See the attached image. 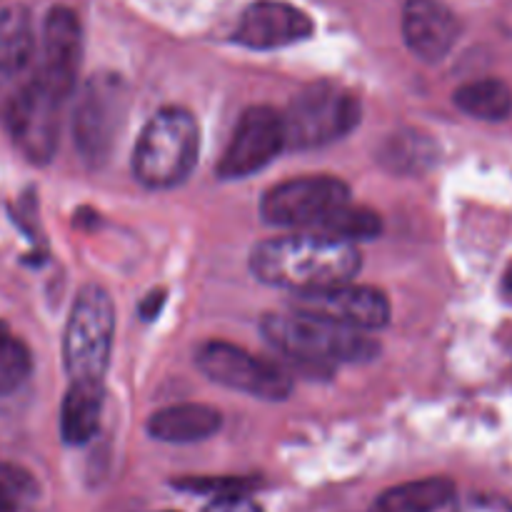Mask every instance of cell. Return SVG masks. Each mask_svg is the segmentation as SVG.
I'll return each mask as SVG.
<instances>
[{
    "mask_svg": "<svg viewBox=\"0 0 512 512\" xmlns=\"http://www.w3.org/2000/svg\"><path fill=\"white\" fill-rule=\"evenodd\" d=\"M380 218L373 210L365 208H353V205H343V208L335 210L333 215L323 220L318 228H313L310 233L325 235V238L340 240V243H353L355 240H370L380 233Z\"/></svg>",
    "mask_w": 512,
    "mask_h": 512,
    "instance_id": "obj_21",
    "label": "cell"
},
{
    "mask_svg": "<svg viewBox=\"0 0 512 512\" xmlns=\"http://www.w3.org/2000/svg\"><path fill=\"white\" fill-rule=\"evenodd\" d=\"M403 38L410 53L425 63H438L460 38V23L440 0H408L403 8Z\"/></svg>",
    "mask_w": 512,
    "mask_h": 512,
    "instance_id": "obj_14",
    "label": "cell"
},
{
    "mask_svg": "<svg viewBox=\"0 0 512 512\" xmlns=\"http://www.w3.org/2000/svg\"><path fill=\"white\" fill-rule=\"evenodd\" d=\"M223 425L220 410L200 403L170 405L150 415L148 433L163 443H200L213 438Z\"/></svg>",
    "mask_w": 512,
    "mask_h": 512,
    "instance_id": "obj_15",
    "label": "cell"
},
{
    "mask_svg": "<svg viewBox=\"0 0 512 512\" xmlns=\"http://www.w3.org/2000/svg\"><path fill=\"white\" fill-rule=\"evenodd\" d=\"M455 512H512V503L510 500L500 498V495L473 493L465 495L463 500H458Z\"/></svg>",
    "mask_w": 512,
    "mask_h": 512,
    "instance_id": "obj_23",
    "label": "cell"
},
{
    "mask_svg": "<svg viewBox=\"0 0 512 512\" xmlns=\"http://www.w3.org/2000/svg\"><path fill=\"white\" fill-rule=\"evenodd\" d=\"M283 120L288 148H323L353 133L360 123V100L335 80H318L293 95Z\"/></svg>",
    "mask_w": 512,
    "mask_h": 512,
    "instance_id": "obj_4",
    "label": "cell"
},
{
    "mask_svg": "<svg viewBox=\"0 0 512 512\" xmlns=\"http://www.w3.org/2000/svg\"><path fill=\"white\" fill-rule=\"evenodd\" d=\"M360 265L363 260L353 243H340L310 230L263 240L250 255V270L260 283L293 295L350 283Z\"/></svg>",
    "mask_w": 512,
    "mask_h": 512,
    "instance_id": "obj_1",
    "label": "cell"
},
{
    "mask_svg": "<svg viewBox=\"0 0 512 512\" xmlns=\"http://www.w3.org/2000/svg\"><path fill=\"white\" fill-rule=\"evenodd\" d=\"M103 380H73L60 405V435L68 445H85L98 433L103 418Z\"/></svg>",
    "mask_w": 512,
    "mask_h": 512,
    "instance_id": "obj_16",
    "label": "cell"
},
{
    "mask_svg": "<svg viewBox=\"0 0 512 512\" xmlns=\"http://www.w3.org/2000/svg\"><path fill=\"white\" fill-rule=\"evenodd\" d=\"M33 370V358L23 340L10 335L5 323H0V398L18 390Z\"/></svg>",
    "mask_w": 512,
    "mask_h": 512,
    "instance_id": "obj_22",
    "label": "cell"
},
{
    "mask_svg": "<svg viewBox=\"0 0 512 512\" xmlns=\"http://www.w3.org/2000/svg\"><path fill=\"white\" fill-rule=\"evenodd\" d=\"M283 148H288L283 113L268 105H253L235 123L228 148L218 163V178H250L258 170L268 168Z\"/></svg>",
    "mask_w": 512,
    "mask_h": 512,
    "instance_id": "obj_10",
    "label": "cell"
},
{
    "mask_svg": "<svg viewBox=\"0 0 512 512\" xmlns=\"http://www.w3.org/2000/svg\"><path fill=\"white\" fill-rule=\"evenodd\" d=\"M260 328H263L265 340L278 353L300 360V363H368L380 350V345L363 330L345 328V325L298 313V310L288 315H265Z\"/></svg>",
    "mask_w": 512,
    "mask_h": 512,
    "instance_id": "obj_2",
    "label": "cell"
},
{
    "mask_svg": "<svg viewBox=\"0 0 512 512\" xmlns=\"http://www.w3.org/2000/svg\"><path fill=\"white\" fill-rule=\"evenodd\" d=\"M115 338V308L98 285L78 293L63 335V363L70 380H103Z\"/></svg>",
    "mask_w": 512,
    "mask_h": 512,
    "instance_id": "obj_6",
    "label": "cell"
},
{
    "mask_svg": "<svg viewBox=\"0 0 512 512\" xmlns=\"http://www.w3.org/2000/svg\"><path fill=\"white\" fill-rule=\"evenodd\" d=\"M455 105L470 118L498 123V120L510 118L512 90L508 83L498 78L470 80L455 90Z\"/></svg>",
    "mask_w": 512,
    "mask_h": 512,
    "instance_id": "obj_19",
    "label": "cell"
},
{
    "mask_svg": "<svg viewBox=\"0 0 512 512\" xmlns=\"http://www.w3.org/2000/svg\"><path fill=\"white\" fill-rule=\"evenodd\" d=\"M350 203V190L343 180L330 175H305L273 185L263 195L260 213L275 228L313 230L328 215Z\"/></svg>",
    "mask_w": 512,
    "mask_h": 512,
    "instance_id": "obj_8",
    "label": "cell"
},
{
    "mask_svg": "<svg viewBox=\"0 0 512 512\" xmlns=\"http://www.w3.org/2000/svg\"><path fill=\"white\" fill-rule=\"evenodd\" d=\"M0 512H15V498L3 480H0Z\"/></svg>",
    "mask_w": 512,
    "mask_h": 512,
    "instance_id": "obj_26",
    "label": "cell"
},
{
    "mask_svg": "<svg viewBox=\"0 0 512 512\" xmlns=\"http://www.w3.org/2000/svg\"><path fill=\"white\" fill-rule=\"evenodd\" d=\"M200 128L185 108H163L145 123L133 153V173L145 188L168 190L183 183L198 163Z\"/></svg>",
    "mask_w": 512,
    "mask_h": 512,
    "instance_id": "obj_3",
    "label": "cell"
},
{
    "mask_svg": "<svg viewBox=\"0 0 512 512\" xmlns=\"http://www.w3.org/2000/svg\"><path fill=\"white\" fill-rule=\"evenodd\" d=\"M83 60V30L78 15L65 5H55L43 23L38 78L55 93L70 98L78 85V70Z\"/></svg>",
    "mask_w": 512,
    "mask_h": 512,
    "instance_id": "obj_12",
    "label": "cell"
},
{
    "mask_svg": "<svg viewBox=\"0 0 512 512\" xmlns=\"http://www.w3.org/2000/svg\"><path fill=\"white\" fill-rule=\"evenodd\" d=\"M195 365L213 383L260 400H285L293 390L288 375L278 365L255 358L248 350L223 340H210L195 350Z\"/></svg>",
    "mask_w": 512,
    "mask_h": 512,
    "instance_id": "obj_9",
    "label": "cell"
},
{
    "mask_svg": "<svg viewBox=\"0 0 512 512\" xmlns=\"http://www.w3.org/2000/svg\"><path fill=\"white\" fill-rule=\"evenodd\" d=\"M505 290H510L512 293V265L508 268V273H505Z\"/></svg>",
    "mask_w": 512,
    "mask_h": 512,
    "instance_id": "obj_27",
    "label": "cell"
},
{
    "mask_svg": "<svg viewBox=\"0 0 512 512\" xmlns=\"http://www.w3.org/2000/svg\"><path fill=\"white\" fill-rule=\"evenodd\" d=\"M163 300H165L163 290H158V293H150L148 298L140 303V315H143L145 320H153L155 315L160 313V308H163Z\"/></svg>",
    "mask_w": 512,
    "mask_h": 512,
    "instance_id": "obj_25",
    "label": "cell"
},
{
    "mask_svg": "<svg viewBox=\"0 0 512 512\" xmlns=\"http://www.w3.org/2000/svg\"><path fill=\"white\" fill-rule=\"evenodd\" d=\"M455 498V485L448 478H425L390 488L375 500L370 512H435Z\"/></svg>",
    "mask_w": 512,
    "mask_h": 512,
    "instance_id": "obj_18",
    "label": "cell"
},
{
    "mask_svg": "<svg viewBox=\"0 0 512 512\" xmlns=\"http://www.w3.org/2000/svg\"><path fill=\"white\" fill-rule=\"evenodd\" d=\"M128 108L130 90L120 75L100 73L85 80L73 110V138L90 168L108 163L128 120Z\"/></svg>",
    "mask_w": 512,
    "mask_h": 512,
    "instance_id": "obj_5",
    "label": "cell"
},
{
    "mask_svg": "<svg viewBox=\"0 0 512 512\" xmlns=\"http://www.w3.org/2000/svg\"><path fill=\"white\" fill-rule=\"evenodd\" d=\"M313 20L283 0H258L240 15L235 40L250 50H275L313 35Z\"/></svg>",
    "mask_w": 512,
    "mask_h": 512,
    "instance_id": "obj_13",
    "label": "cell"
},
{
    "mask_svg": "<svg viewBox=\"0 0 512 512\" xmlns=\"http://www.w3.org/2000/svg\"><path fill=\"white\" fill-rule=\"evenodd\" d=\"M290 305L298 313L315 315L363 333H373L390 323V300L385 298L383 290L355 285L353 280L313 293H300L290 300Z\"/></svg>",
    "mask_w": 512,
    "mask_h": 512,
    "instance_id": "obj_11",
    "label": "cell"
},
{
    "mask_svg": "<svg viewBox=\"0 0 512 512\" xmlns=\"http://www.w3.org/2000/svg\"><path fill=\"white\" fill-rule=\"evenodd\" d=\"M205 512H263L253 500L243 498V495H220L213 505H208Z\"/></svg>",
    "mask_w": 512,
    "mask_h": 512,
    "instance_id": "obj_24",
    "label": "cell"
},
{
    "mask_svg": "<svg viewBox=\"0 0 512 512\" xmlns=\"http://www.w3.org/2000/svg\"><path fill=\"white\" fill-rule=\"evenodd\" d=\"M65 100L55 93L48 83L33 75L28 83L18 88L10 98L5 110V123L13 138L15 148L30 160V163H48L55 155L60 138V115H63Z\"/></svg>",
    "mask_w": 512,
    "mask_h": 512,
    "instance_id": "obj_7",
    "label": "cell"
},
{
    "mask_svg": "<svg viewBox=\"0 0 512 512\" xmlns=\"http://www.w3.org/2000/svg\"><path fill=\"white\" fill-rule=\"evenodd\" d=\"M35 53L30 13L20 5L0 10V90L25 73Z\"/></svg>",
    "mask_w": 512,
    "mask_h": 512,
    "instance_id": "obj_17",
    "label": "cell"
},
{
    "mask_svg": "<svg viewBox=\"0 0 512 512\" xmlns=\"http://www.w3.org/2000/svg\"><path fill=\"white\" fill-rule=\"evenodd\" d=\"M390 173H423L435 160V145L420 133H393L378 150Z\"/></svg>",
    "mask_w": 512,
    "mask_h": 512,
    "instance_id": "obj_20",
    "label": "cell"
}]
</instances>
